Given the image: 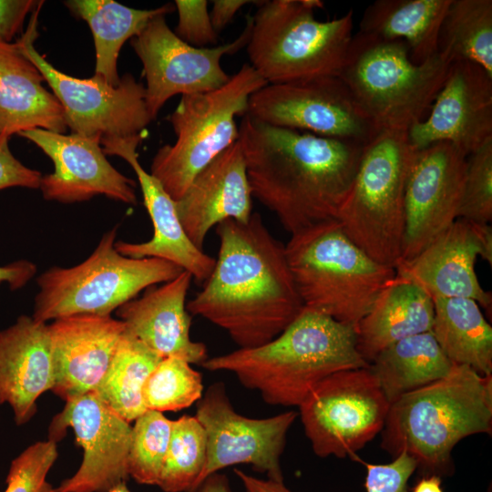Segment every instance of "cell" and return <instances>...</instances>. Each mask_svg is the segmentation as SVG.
<instances>
[{"instance_id": "1", "label": "cell", "mask_w": 492, "mask_h": 492, "mask_svg": "<svg viewBox=\"0 0 492 492\" xmlns=\"http://www.w3.org/2000/svg\"><path fill=\"white\" fill-rule=\"evenodd\" d=\"M218 257L188 312L225 330L241 349L278 336L302 312L285 245L261 215L247 222L226 220L216 227Z\"/></svg>"}, {"instance_id": "2", "label": "cell", "mask_w": 492, "mask_h": 492, "mask_svg": "<svg viewBox=\"0 0 492 492\" xmlns=\"http://www.w3.org/2000/svg\"><path fill=\"white\" fill-rule=\"evenodd\" d=\"M238 140L252 197L291 235L336 219L364 146L271 126L247 115Z\"/></svg>"}, {"instance_id": "3", "label": "cell", "mask_w": 492, "mask_h": 492, "mask_svg": "<svg viewBox=\"0 0 492 492\" xmlns=\"http://www.w3.org/2000/svg\"><path fill=\"white\" fill-rule=\"evenodd\" d=\"M200 365L210 372L232 373L267 404L299 406L327 376L369 364L356 348L354 327L303 307L272 341L208 357Z\"/></svg>"}, {"instance_id": "4", "label": "cell", "mask_w": 492, "mask_h": 492, "mask_svg": "<svg viewBox=\"0 0 492 492\" xmlns=\"http://www.w3.org/2000/svg\"><path fill=\"white\" fill-rule=\"evenodd\" d=\"M492 432V374L455 364L445 377L390 405L381 446L411 456L424 476L453 474L452 451L463 438Z\"/></svg>"}, {"instance_id": "5", "label": "cell", "mask_w": 492, "mask_h": 492, "mask_svg": "<svg viewBox=\"0 0 492 492\" xmlns=\"http://www.w3.org/2000/svg\"><path fill=\"white\" fill-rule=\"evenodd\" d=\"M288 263L303 306L356 327L396 277L352 241L336 220L291 235Z\"/></svg>"}, {"instance_id": "6", "label": "cell", "mask_w": 492, "mask_h": 492, "mask_svg": "<svg viewBox=\"0 0 492 492\" xmlns=\"http://www.w3.org/2000/svg\"><path fill=\"white\" fill-rule=\"evenodd\" d=\"M323 6L321 0L260 1L246 50L267 84L340 76L354 36L353 11L320 21L314 13Z\"/></svg>"}, {"instance_id": "7", "label": "cell", "mask_w": 492, "mask_h": 492, "mask_svg": "<svg viewBox=\"0 0 492 492\" xmlns=\"http://www.w3.org/2000/svg\"><path fill=\"white\" fill-rule=\"evenodd\" d=\"M451 63L437 53L415 64L404 41L358 31L339 77L378 129L407 130L427 115Z\"/></svg>"}, {"instance_id": "8", "label": "cell", "mask_w": 492, "mask_h": 492, "mask_svg": "<svg viewBox=\"0 0 492 492\" xmlns=\"http://www.w3.org/2000/svg\"><path fill=\"white\" fill-rule=\"evenodd\" d=\"M414 151L406 130L379 129L364 146L335 219L367 255L395 269L402 255L405 192Z\"/></svg>"}, {"instance_id": "9", "label": "cell", "mask_w": 492, "mask_h": 492, "mask_svg": "<svg viewBox=\"0 0 492 492\" xmlns=\"http://www.w3.org/2000/svg\"><path fill=\"white\" fill-rule=\"evenodd\" d=\"M117 229L107 231L88 258L73 267H52L37 279L33 318L46 323L73 315L108 316L146 289L183 270L157 258H131L115 248Z\"/></svg>"}, {"instance_id": "10", "label": "cell", "mask_w": 492, "mask_h": 492, "mask_svg": "<svg viewBox=\"0 0 492 492\" xmlns=\"http://www.w3.org/2000/svg\"><path fill=\"white\" fill-rule=\"evenodd\" d=\"M265 85L267 82L245 63L220 88L181 96L168 118L176 141L157 151L149 172L174 200L204 168L239 139L235 118L247 113L250 97Z\"/></svg>"}, {"instance_id": "11", "label": "cell", "mask_w": 492, "mask_h": 492, "mask_svg": "<svg viewBox=\"0 0 492 492\" xmlns=\"http://www.w3.org/2000/svg\"><path fill=\"white\" fill-rule=\"evenodd\" d=\"M42 1L31 13L26 32L15 42L39 70L60 102L67 127L72 133L102 138L142 134L153 120L147 105L145 86L128 73L118 86L94 75L90 78L68 76L54 67L35 47Z\"/></svg>"}, {"instance_id": "12", "label": "cell", "mask_w": 492, "mask_h": 492, "mask_svg": "<svg viewBox=\"0 0 492 492\" xmlns=\"http://www.w3.org/2000/svg\"><path fill=\"white\" fill-rule=\"evenodd\" d=\"M390 405L367 366L327 376L298 407L314 454L343 458L381 433Z\"/></svg>"}, {"instance_id": "13", "label": "cell", "mask_w": 492, "mask_h": 492, "mask_svg": "<svg viewBox=\"0 0 492 492\" xmlns=\"http://www.w3.org/2000/svg\"><path fill=\"white\" fill-rule=\"evenodd\" d=\"M245 115L271 126L362 145L379 130L339 76L267 84L250 97Z\"/></svg>"}, {"instance_id": "14", "label": "cell", "mask_w": 492, "mask_h": 492, "mask_svg": "<svg viewBox=\"0 0 492 492\" xmlns=\"http://www.w3.org/2000/svg\"><path fill=\"white\" fill-rule=\"evenodd\" d=\"M251 29L249 15L243 31L234 41L196 47L181 40L169 28L165 15L152 18L130 40L143 67L146 105L152 119L173 96L205 93L225 85L231 76L221 67L220 60L246 46Z\"/></svg>"}, {"instance_id": "15", "label": "cell", "mask_w": 492, "mask_h": 492, "mask_svg": "<svg viewBox=\"0 0 492 492\" xmlns=\"http://www.w3.org/2000/svg\"><path fill=\"white\" fill-rule=\"evenodd\" d=\"M196 406L195 416L206 433L207 457L193 492L209 476L239 464L283 482L280 459L295 411L261 419L243 416L233 408L221 382L210 385Z\"/></svg>"}, {"instance_id": "16", "label": "cell", "mask_w": 492, "mask_h": 492, "mask_svg": "<svg viewBox=\"0 0 492 492\" xmlns=\"http://www.w3.org/2000/svg\"><path fill=\"white\" fill-rule=\"evenodd\" d=\"M67 427L84 450L77 472L55 492H108L128 475L132 426L93 391L66 402L49 427V440H60Z\"/></svg>"}, {"instance_id": "17", "label": "cell", "mask_w": 492, "mask_h": 492, "mask_svg": "<svg viewBox=\"0 0 492 492\" xmlns=\"http://www.w3.org/2000/svg\"><path fill=\"white\" fill-rule=\"evenodd\" d=\"M466 157L447 142L414 151L405 185V229L399 262L416 256L458 218Z\"/></svg>"}, {"instance_id": "18", "label": "cell", "mask_w": 492, "mask_h": 492, "mask_svg": "<svg viewBox=\"0 0 492 492\" xmlns=\"http://www.w3.org/2000/svg\"><path fill=\"white\" fill-rule=\"evenodd\" d=\"M406 132L414 150L447 142L476 151L492 138V77L475 63L452 62L427 115Z\"/></svg>"}, {"instance_id": "19", "label": "cell", "mask_w": 492, "mask_h": 492, "mask_svg": "<svg viewBox=\"0 0 492 492\" xmlns=\"http://www.w3.org/2000/svg\"><path fill=\"white\" fill-rule=\"evenodd\" d=\"M477 257L492 265L489 224L457 218L416 256L395 266L396 275L436 298H469L486 309L492 297L475 272Z\"/></svg>"}, {"instance_id": "20", "label": "cell", "mask_w": 492, "mask_h": 492, "mask_svg": "<svg viewBox=\"0 0 492 492\" xmlns=\"http://www.w3.org/2000/svg\"><path fill=\"white\" fill-rule=\"evenodd\" d=\"M18 135L36 144L54 164V171L40 180L46 200L72 203L104 195L123 203H137L134 181L109 163L100 138L42 128Z\"/></svg>"}, {"instance_id": "21", "label": "cell", "mask_w": 492, "mask_h": 492, "mask_svg": "<svg viewBox=\"0 0 492 492\" xmlns=\"http://www.w3.org/2000/svg\"><path fill=\"white\" fill-rule=\"evenodd\" d=\"M142 138L141 134L101 141L106 155L120 157L133 169L153 225L150 240L138 243L118 241L115 242V248L120 254L131 258L167 261L190 273L197 282H204L213 270L215 258L193 243L180 222L175 200L159 181L140 165L137 149Z\"/></svg>"}, {"instance_id": "22", "label": "cell", "mask_w": 492, "mask_h": 492, "mask_svg": "<svg viewBox=\"0 0 492 492\" xmlns=\"http://www.w3.org/2000/svg\"><path fill=\"white\" fill-rule=\"evenodd\" d=\"M125 329V323L111 315L67 316L48 324L51 391L66 402L95 391Z\"/></svg>"}, {"instance_id": "23", "label": "cell", "mask_w": 492, "mask_h": 492, "mask_svg": "<svg viewBox=\"0 0 492 492\" xmlns=\"http://www.w3.org/2000/svg\"><path fill=\"white\" fill-rule=\"evenodd\" d=\"M175 205L188 236L202 250L208 232L219 223L249 221L252 193L240 141L204 168Z\"/></svg>"}, {"instance_id": "24", "label": "cell", "mask_w": 492, "mask_h": 492, "mask_svg": "<svg viewBox=\"0 0 492 492\" xmlns=\"http://www.w3.org/2000/svg\"><path fill=\"white\" fill-rule=\"evenodd\" d=\"M192 279L183 271L160 286L146 289L116 313L126 331L160 358L176 357L190 364H201L208 359L207 347L190 338L191 317L186 303Z\"/></svg>"}, {"instance_id": "25", "label": "cell", "mask_w": 492, "mask_h": 492, "mask_svg": "<svg viewBox=\"0 0 492 492\" xmlns=\"http://www.w3.org/2000/svg\"><path fill=\"white\" fill-rule=\"evenodd\" d=\"M53 382L48 324L22 315L0 332V405L8 404L15 423L23 425Z\"/></svg>"}, {"instance_id": "26", "label": "cell", "mask_w": 492, "mask_h": 492, "mask_svg": "<svg viewBox=\"0 0 492 492\" xmlns=\"http://www.w3.org/2000/svg\"><path fill=\"white\" fill-rule=\"evenodd\" d=\"M37 67L15 43L0 42V125L8 137L42 128L67 131L60 102L47 91Z\"/></svg>"}, {"instance_id": "27", "label": "cell", "mask_w": 492, "mask_h": 492, "mask_svg": "<svg viewBox=\"0 0 492 492\" xmlns=\"http://www.w3.org/2000/svg\"><path fill=\"white\" fill-rule=\"evenodd\" d=\"M433 322V300L418 286L396 275L356 325V348L370 364L390 345L431 332Z\"/></svg>"}, {"instance_id": "28", "label": "cell", "mask_w": 492, "mask_h": 492, "mask_svg": "<svg viewBox=\"0 0 492 492\" xmlns=\"http://www.w3.org/2000/svg\"><path fill=\"white\" fill-rule=\"evenodd\" d=\"M451 0H376L364 12L359 32L402 40L421 64L438 53L441 25Z\"/></svg>"}, {"instance_id": "29", "label": "cell", "mask_w": 492, "mask_h": 492, "mask_svg": "<svg viewBox=\"0 0 492 492\" xmlns=\"http://www.w3.org/2000/svg\"><path fill=\"white\" fill-rule=\"evenodd\" d=\"M64 3L76 16L87 23L95 44V75L112 86H118L120 81L117 63L124 43L136 36L152 18L166 15L175 6L166 4L141 10L113 0H69Z\"/></svg>"}, {"instance_id": "30", "label": "cell", "mask_w": 492, "mask_h": 492, "mask_svg": "<svg viewBox=\"0 0 492 492\" xmlns=\"http://www.w3.org/2000/svg\"><path fill=\"white\" fill-rule=\"evenodd\" d=\"M431 333L454 364L492 374V328L469 298H436Z\"/></svg>"}, {"instance_id": "31", "label": "cell", "mask_w": 492, "mask_h": 492, "mask_svg": "<svg viewBox=\"0 0 492 492\" xmlns=\"http://www.w3.org/2000/svg\"><path fill=\"white\" fill-rule=\"evenodd\" d=\"M454 365L432 333L426 332L390 345L375 356L369 368L391 404L446 376Z\"/></svg>"}, {"instance_id": "32", "label": "cell", "mask_w": 492, "mask_h": 492, "mask_svg": "<svg viewBox=\"0 0 492 492\" xmlns=\"http://www.w3.org/2000/svg\"><path fill=\"white\" fill-rule=\"evenodd\" d=\"M161 360L125 329L108 370L94 392L130 424L147 411L142 388Z\"/></svg>"}, {"instance_id": "33", "label": "cell", "mask_w": 492, "mask_h": 492, "mask_svg": "<svg viewBox=\"0 0 492 492\" xmlns=\"http://www.w3.org/2000/svg\"><path fill=\"white\" fill-rule=\"evenodd\" d=\"M438 53L451 62L475 63L492 77V1L451 0L439 32Z\"/></svg>"}, {"instance_id": "34", "label": "cell", "mask_w": 492, "mask_h": 492, "mask_svg": "<svg viewBox=\"0 0 492 492\" xmlns=\"http://www.w3.org/2000/svg\"><path fill=\"white\" fill-rule=\"evenodd\" d=\"M207 457L206 433L195 415L171 423V434L158 487L164 492H193Z\"/></svg>"}, {"instance_id": "35", "label": "cell", "mask_w": 492, "mask_h": 492, "mask_svg": "<svg viewBox=\"0 0 492 492\" xmlns=\"http://www.w3.org/2000/svg\"><path fill=\"white\" fill-rule=\"evenodd\" d=\"M203 395L201 374L190 364L176 357L163 358L142 388L147 410L179 411L197 403Z\"/></svg>"}, {"instance_id": "36", "label": "cell", "mask_w": 492, "mask_h": 492, "mask_svg": "<svg viewBox=\"0 0 492 492\" xmlns=\"http://www.w3.org/2000/svg\"><path fill=\"white\" fill-rule=\"evenodd\" d=\"M132 426L128 475L143 485H158L168 451L172 420L162 413L147 410Z\"/></svg>"}, {"instance_id": "37", "label": "cell", "mask_w": 492, "mask_h": 492, "mask_svg": "<svg viewBox=\"0 0 492 492\" xmlns=\"http://www.w3.org/2000/svg\"><path fill=\"white\" fill-rule=\"evenodd\" d=\"M458 218L482 224L492 220V138L466 157Z\"/></svg>"}, {"instance_id": "38", "label": "cell", "mask_w": 492, "mask_h": 492, "mask_svg": "<svg viewBox=\"0 0 492 492\" xmlns=\"http://www.w3.org/2000/svg\"><path fill=\"white\" fill-rule=\"evenodd\" d=\"M57 456L55 441L29 446L11 462L4 492H55L46 477Z\"/></svg>"}, {"instance_id": "39", "label": "cell", "mask_w": 492, "mask_h": 492, "mask_svg": "<svg viewBox=\"0 0 492 492\" xmlns=\"http://www.w3.org/2000/svg\"><path fill=\"white\" fill-rule=\"evenodd\" d=\"M178 24L174 33L187 44L196 47L217 45L218 33L212 26L209 2L206 0H176Z\"/></svg>"}, {"instance_id": "40", "label": "cell", "mask_w": 492, "mask_h": 492, "mask_svg": "<svg viewBox=\"0 0 492 492\" xmlns=\"http://www.w3.org/2000/svg\"><path fill=\"white\" fill-rule=\"evenodd\" d=\"M366 492H410L408 480L417 469L416 461L402 452L388 464L364 463Z\"/></svg>"}, {"instance_id": "41", "label": "cell", "mask_w": 492, "mask_h": 492, "mask_svg": "<svg viewBox=\"0 0 492 492\" xmlns=\"http://www.w3.org/2000/svg\"><path fill=\"white\" fill-rule=\"evenodd\" d=\"M8 137L0 135V190L21 187L39 189L42 174L21 163L11 152Z\"/></svg>"}, {"instance_id": "42", "label": "cell", "mask_w": 492, "mask_h": 492, "mask_svg": "<svg viewBox=\"0 0 492 492\" xmlns=\"http://www.w3.org/2000/svg\"><path fill=\"white\" fill-rule=\"evenodd\" d=\"M39 1L0 0V42L11 44L21 32L25 19Z\"/></svg>"}, {"instance_id": "43", "label": "cell", "mask_w": 492, "mask_h": 492, "mask_svg": "<svg viewBox=\"0 0 492 492\" xmlns=\"http://www.w3.org/2000/svg\"><path fill=\"white\" fill-rule=\"evenodd\" d=\"M36 266L27 261L19 260L0 266V284L5 282L11 290L24 287L36 274Z\"/></svg>"}, {"instance_id": "44", "label": "cell", "mask_w": 492, "mask_h": 492, "mask_svg": "<svg viewBox=\"0 0 492 492\" xmlns=\"http://www.w3.org/2000/svg\"><path fill=\"white\" fill-rule=\"evenodd\" d=\"M257 2L248 0L212 1V8L210 12V16L213 28L219 34L230 22H231L234 15L242 6Z\"/></svg>"}, {"instance_id": "45", "label": "cell", "mask_w": 492, "mask_h": 492, "mask_svg": "<svg viewBox=\"0 0 492 492\" xmlns=\"http://www.w3.org/2000/svg\"><path fill=\"white\" fill-rule=\"evenodd\" d=\"M234 473L241 480L245 492H293L283 482L271 479H261L246 474L241 469L235 468Z\"/></svg>"}, {"instance_id": "46", "label": "cell", "mask_w": 492, "mask_h": 492, "mask_svg": "<svg viewBox=\"0 0 492 492\" xmlns=\"http://www.w3.org/2000/svg\"><path fill=\"white\" fill-rule=\"evenodd\" d=\"M196 492H231L226 475L214 473L209 476Z\"/></svg>"}, {"instance_id": "47", "label": "cell", "mask_w": 492, "mask_h": 492, "mask_svg": "<svg viewBox=\"0 0 492 492\" xmlns=\"http://www.w3.org/2000/svg\"><path fill=\"white\" fill-rule=\"evenodd\" d=\"M410 492H445L441 487V477L436 475L423 476Z\"/></svg>"}, {"instance_id": "48", "label": "cell", "mask_w": 492, "mask_h": 492, "mask_svg": "<svg viewBox=\"0 0 492 492\" xmlns=\"http://www.w3.org/2000/svg\"><path fill=\"white\" fill-rule=\"evenodd\" d=\"M108 492H131V491L128 488L126 483H122Z\"/></svg>"}, {"instance_id": "49", "label": "cell", "mask_w": 492, "mask_h": 492, "mask_svg": "<svg viewBox=\"0 0 492 492\" xmlns=\"http://www.w3.org/2000/svg\"><path fill=\"white\" fill-rule=\"evenodd\" d=\"M2 134H3V128H2V127L0 125V135H2Z\"/></svg>"}]
</instances>
